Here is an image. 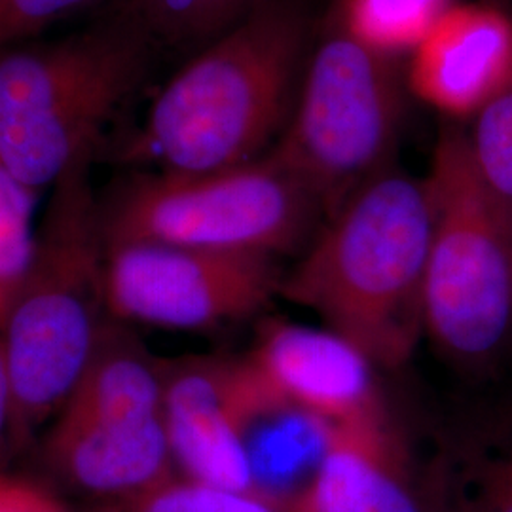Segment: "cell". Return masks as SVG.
I'll return each mask as SVG.
<instances>
[{
  "instance_id": "6da1fadb",
  "label": "cell",
  "mask_w": 512,
  "mask_h": 512,
  "mask_svg": "<svg viewBox=\"0 0 512 512\" xmlns=\"http://www.w3.org/2000/svg\"><path fill=\"white\" fill-rule=\"evenodd\" d=\"M308 35L300 0L262 2L184 63L112 156L167 173L255 162L291 116Z\"/></svg>"
},
{
  "instance_id": "7a4b0ae2",
  "label": "cell",
  "mask_w": 512,
  "mask_h": 512,
  "mask_svg": "<svg viewBox=\"0 0 512 512\" xmlns=\"http://www.w3.org/2000/svg\"><path fill=\"white\" fill-rule=\"evenodd\" d=\"M431 232L427 181L391 165L323 222L281 277L279 294L319 315L378 368H403L425 336Z\"/></svg>"
},
{
  "instance_id": "3957f363",
  "label": "cell",
  "mask_w": 512,
  "mask_h": 512,
  "mask_svg": "<svg viewBox=\"0 0 512 512\" xmlns=\"http://www.w3.org/2000/svg\"><path fill=\"white\" fill-rule=\"evenodd\" d=\"M90 152L52 186L0 355L10 385L8 440L23 444L69 399L107 323V243Z\"/></svg>"
},
{
  "instance_id": "277c9868",
  "label": "cell",
  "mask_w": 512,
  "mask_h": 512,
  "mask_svg": "<svg viewBox=\"0 0 512 512\" xmlns=\"http://www.w3.org/2000/svg\"><path fill=\"white\" fill-rule=\"evenodd\" d=\"M158 55L107 8L65 37L0 48V164L38 194L82 156H101L105 126Z\"/></svg>"
},
{
  "instance_id": "5b68a950",
  "label": "cell",
  "mask_w": 512,
  "mask_h": 512,
  "mask_svg": "<svg viewBox=\"0 0 512 512\" xmlns=\"http://www.w3.org/2000/svg\"><path fill=\"white\" fill-rule=\"evenodd\" d=\"M425 181L433 203L425 338L459 372L494 376L512 353V220L480 179L461 129L440 131Z\"/></svg>"
},
{
  "instance_id": "8992f818",
  "label": "cell",
  "mask_w": 512,
  "mask_h": 512,
  "mask_svg": "<svg viewBox=\"0 0 512 512\" xmlns=\"http://www.w3.org/2000/svg\"><path fill=\"white\" fill-rule=\"evenodd\" d=\"M99 213L107 249L148 241L274 258L306 249L325 222L268 156L211 173H131L99 198Z\"/></svg>"
},
{
  "instance_id": "52a82bcc",
  "label": "cell",
  "mask_w": 512,
  "mask_h": 512,
  "mask_svg": "<svg viewBox=\"0 0 512 512\" xmlns=\"http://www.w3.org/2000/svg\"><path fill=\"white\" fill-rule=\"evenodd\" d=\"M308 59L287 126L266 156L310 192L327 220L393 165L403 95L391 55L336 19Z\"/></svg>"
},
{
  "instance_id": "ba28073f",
  "label": "cell",
  "mask_w": 512,
  "mask_h": 512,
  "mask_svg": "<svg viewBox=\"0 0 512 512\" xmlns=\"http://www.w3.org/2000/svg\"><path fill=\"white\" fill-rule=\"evenodd\" d=\"M277 258L165 243L107 249V308L122 323L203 330L241 321L279 294Z\"/></svg>"
},
{
  "instance_id": "9c48e42d",
  "label": "cell",
  "mask_w": 512,
  "mask_h": 512,
  "mask_svg": "<svg viewBox=\"0 0 512 512\" xmlns=\"http://www.w3.org/2000/svg\"><path fill=\"white\" fill-rule=\"evenodd\" d=\"M165 427L177 473L234 490H253L247 429L268 385L232 357L164 363Z\"/></svg>"
},
{
  "instance_id": "30bf717a",
  "label": "cell",
  "mask_w": 512,
  "mask_h": 512,
  "mask_svg": "<svg viewBox=\"0 0 512 512\" xmlns=\"http://www.w3.org/2000/svg\"><path fill=\"white\" fill-rule=\"evenodd\" d=\"M247 361L281 399L334 429L391 420L376 380L378 366L348 338L327 327L266 319Z\"/></svg>"
},
{
  "instance_id": "8fae6325",
  "label": "cell",
  "mask_w": 512,
  "mask_h": 512,
  "mask_svg": "<svg viewBox=\"0 0 512 512\" xmlns=\"http://www.w3.org/2000/svg\"><path fill=\"white\" fill-rule=\"evenodd\" d=\"M512 78V21L488 6L444 8L412 50L410 88L427 105L475 116Z\"/></svg>"
},
{
  "instance_id": "7c38bea8",
  "label": "cell",
  "mask_w": 512,
  "mask_h": 512,
  "mask_svg": "<svg viewBox=\"0 0 512 512\" xmlns=\"http://www.w3.org/2000/svg\"><path fill=\"white\" fill-rule=\"evenodd\" d=\"M418 473L433 512H512V395L444 421Z\"/></svg>"
},
{
  "instance_id": "4fadbf2b",
  "label": "cell",
  "mask_w": 512,
  "mask_h": 512,
  "mask_svg": "<svg viewBox=\"0 0 512 512\" xmlns=\"http://www.w3.org/2000/svg\"><path fill=\"white\" fill-rule=\"evenodd\" d=\"M50 467L95 501L143 492L175 475L164 418L74 421L59 418L46 440Z\"/></svg>"
},
{
  "instance_id": "5bb4252c",
  "label": "cell",
  "mask_w": 512,
  "mask_h": 512,
  "mask_svg": "<svg viewBox=\"0 0 512 512\" xmlns=\"http://www.w3.org/2000/svg\"><path fill=\"white\" fill-rule=\"evenodd\" d=\"M306 512H433L393 421L334 429Z\"/></svg>"
},
{
  "instance_id": "9a60e30c",
  "label": "cell",
  "mask_w": 512,
  "mask_h": 512,
  "mask_svg": "<svg viewBox=\"0 0 512 512\" xmlns=\"http://www.w3.org/2000/svg\"><path fill=\"white\" fill-rule=\"evenodd\" d=\"M164 363L141 340L109 317L86 368L63 404L74 421H145L164 418Z\"/></svg>"
},
{
  "instance_id": "2e32d148",
  "label": "cell",
  "mask_w": 512,
  "mask_h": 512,
  "mask_svg": "<svg viewBox=\"0 0 512 512\" xmlns=\"http://www.w3.org/2000/svg\"><path fill=\"white\" fill-rule=\"evenodd\" d=\"M266 0H105L164 52H198Z\"/></svg>"
},
{
  "instance_id": "e0dca14e",
  "label": "cell",
  "mask_w": 512,
  "mask_h": 512,
  "mask_svg": "<svg viewBox=\"0 0 512 512\" xmlns=\"http://www.w3.org/2000/svg\"><path fill=\"white\" fill-rule=\"evenodd\" d=\"M90 512H306L304 497L234 490L190 476H167L143 492L95 501Z\"/></svg>"
},
{
  "instance_id": "ac0fdd59",
  "label": "cell",
  "mask_w": 512,
  "mask_h": 512,
  "mask_svg": "<svg viewBox=\"0 0 512 512\" xmlns=\"http://www.w3.org/2000/svg\"><path fill=\"white\" fill-rule=\"evenodd\" d=\"M446 0H342L336 23L368 48L393 55L414 50Z\"/></svg>"
},
{
  "instance_id": "d6986e66",
  "label": "cell",
  "mask_w": 512,
  "mask_h": 512,
  "mask_svg": "<svg viewBox=\"0 0 512 512\" xmlns=\"http://www.w3.org/2000/svg\"><path fill=\"white\" fill-rule=\"evenodd\" d=\"M35 200L37 192L0 164V336L35 253Z\"/></svg>"
},
{
  "instance_id": "ffe728a7",
  "label": "cell",
  "mask_w": 512,
  "mask_h": 512,
  "mask_svg": "<svg viewBox=\"0 0 512 512\" xmlns=\"http://www.w3.org/2000/svg\"><path fill=\"white\" fill-rule=\"evenodd\" d=\"M476 171L512 220V78L465 131Z\"/></svg>"
},
{
  "instance_id": "44dd1931",
  "label": "cell",
  "mask_w": 512,
  "mask_h": 512,
  "mask_svg": "<svg viewBox=\"0 0 512 512\" xmlns=\"http://www.w3.org/2000/svg\"><path fill=\"white\" fill-rule=\"evenodd\" d=\"M105 0H0V48L38 38L48 27Z\"/></svg>"
},
{
  "instance_id": "7402d4cb",
  "label": "cell",
  "mask_w": 512,
  "mask_h": 512,
  "mask_svg": "<svg viewBox=\"0 0 512 512\" xmlns=\"http://www.w3.org/2000/svg\"><path fill=\"white\" fill-rule=\"evenodd\" d=\"M0 512H69V509L31 480L0 475Z\"/></svg>"
},
{
  "instance_id": "603a6c76",
  "label": "cell",
  "mask_w": 512,
  "mask_h": 512,
  "mask_svg": "<svg viewBox=\"0 0 512 512\" xmlns=\"http://www.w3.org/2000/svg\"><path fill=\"white\" fill-rule=\"evenodd\" d=\"M8 429H10V385L4 361L0 355V444L8 440Z\"/></svg>"
}]
</instances>
